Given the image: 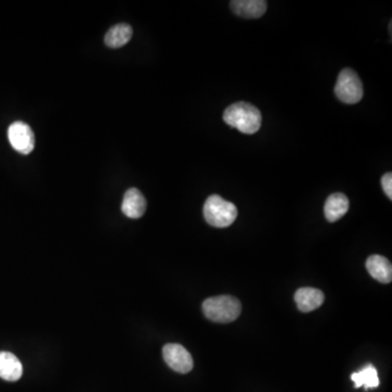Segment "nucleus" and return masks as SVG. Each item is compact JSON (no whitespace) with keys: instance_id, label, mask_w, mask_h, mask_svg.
<instances>
[{"instance_id":"nucleus-1","label":"nucleus","mask_w":392,"mask_h":392,"mask_svg":"<svg viewBox=\"0 0 392 392\" xmlns=\"http://www.w3.org/2000/svg\"><path fill=\"white\" fill-rule=\"evenodd\" d=\"M224 120L232 128L238 129L240 132L250 135L260 130L262 125V114L253 105L240 102L226 109Z\"/></svg>"},{"instance_id":"nucleus-2","label":"nucleus","mask_w":392,"mask_h":392,"mask_svg":"<svg viewBox=\"0 0 392 392\" xmlns=\"http://www.w3.org/2000/svg\"><path fill=\"white\" fill-rule=\"evenodd\" d=\"M241 303L231 296H219L207 299L203 303L204 315L209 321L228 324L241 314Z\"/></svg>"},{"instance_id":"nucleus-3","label":"nucleus","mask_w":392,"mask_h":392,"mask_svg":"<svg viewBox=\"0 0 392 392\" xmlns=\"http://www.w3.org/2000/svg\"><path fill=\"white\" fill-rule=\"evenodd\" d=\"M203 213L206 221L216 228L229 227L238 217L236 205L219 195H211L206 200Z\"/></svg>"},{"instance_id":"nucleus-4","label":"nucleus","mask_w":392,"mask_h":392,"mask_svg":"<svg viewBox=\"0 0 392 392\" xmlns=\"http://www.w3.org/2000/svg\"><path fill=\"white\" fill-rule=\"evenodd\" d=\"M335 93L339 100L345 104H357L363 98V84L354 70L343 69L337 80Z\"/></svg>"},{"instance_id":"nucleus-5","label":"nucleus","mask_w":392,"mask_h":392,"mask_svg":"<svg viewBox=\"0 0 392 392\" xmlns=\"http://www.w3.org/2000/svg\"><path fill=\"white\" fill-rule=\"evenodd\" d=\"M163 357L168 367L178 373L187 374L193 369V359L185 347L178 343H168L163 347Z\"/></svg>"},{"instance_id":"nucleus-6","label":"nucleus","mask_w":392,"mask_h":392,"mask_svg":"<svg viewBox=\"0 0 392 392\" xmlns=\"http://www.w3.org/2000/svg\"><path fill=\"white\" fill-rule=\"evenodd\" d=\"M8 139L10 144L19 153H31L35 146V137L33 131L26 123L17 121L8 129Z\"/></svg>"},{"instance_id":"nucleus-7","label":"nucleus","mask_w":392,"mask_h":392,"mask_svg":"<svg viewBox=\"0 0 392 392\" xmlns=\"http://www.w3.org/2000/svg\"><path fill=\"white\" fill-rule=\"evenodd\" d=\"M121 209L127 217L137 219L142 217L146 211V200L139 190L132 188L125 192Z\"/></svg>"},{"instance_id":"nucleus-8","label":"nucleus","mask_w":392,"mask_h":392,"mask_svg":"<svg viewBox=\"0 0 392 392\" xmlns=\"http://www.w3.org/2000/svg\"><path fill=\"white\" fill-rule=\"evenodd\" d=\"M296 306L303 313H310L316 310L325 301L323 291L315 288H301L294 294Z\"/></svg>"},{"instance_id":"nucleus-9","label":"nucleus","mask_w":392,"mask_h":392,"mask_svg":"<svg viewBox=\"0 0 392 392\" xmlns=\"http://www.w3.org/2000/svg\"><path fill=\"white\" fill-rule=\"evenodd\" d=\"M230 7L234 13L246 19H258L267 10V3L264 0H234Z\"/></svg>"},{"instance_id":"nucleus-10","label":"nucleus","mask_w":392,"mask_h":392,"mask_svg":"<svg viewBox=\"0 0 392 392\" xmlns=\"http://www.w3.org/2000/svg\"><path fill=\"white\" fill-rule=\"evenodd\" d=\"M367 270L374 279L381 284H389L392 280L391 263L381 255H371L367 258Z\"/></svg>"},{"instance_id":"nucleus-11","label":"nucleus","mask_w":392,"mask_h":392,"mask_svg":"<svg viewBox=\"0 0 392 392\" xmlns=\"http://www.w3.org/2000/svg\"><path fill=\"white\" fill-rule=\"evenodd\" d=\"M21 362L10 352H0V378L4 381H17L22 377Z\"/></svg>"},{"instance_id":"nucleus-12","label":"nucleus","mask_w":392,"mask_h":392,"mask_svg":"<svg viewBox=\"0 0 392 392\" xmlns=\"http://www.w3.org/2000/svg\"><path fill=\"white\" fill-rule=\"evenodd\" d=\"M350 202L342 193H333L325 203V217L329 222H335L342 218L349 211Z\"/></svg>"},{"instance_id":"nucleus-13","label":"nucleus","mask_w":392,"mask_h":392,"mask_svg":"<svg viewBox=\"0 0 392 392\" xmlns=\"http://www.w3.org/2000/svg\"><path fill=\"white\" fill-rule=\"evenodd\" d=\"M132 35L133 30L129 24H117L107 32L105 44L110 48H120L128 43Z\"/></svg>"},{"instance_id":"nucleus-14","label":"nucleus","mask_w":392,"mask_h":392,"mask_svg":"<svg viewBox=\"0 0 392 392\" xmlns=\"http://www.w3.org/2000/svg\"><path fill=\"white\" fill-rule=\"evenodd\" d=\"M351 379L354 383L355 388L364 387L367 390L378 387L381 384L377 369L371 364H367V367H363L361 371L353 373L351 375Z\"/></svg>"},{"instance_id":"nucleus-15","label":"nucleus","mask_w":392,"mask_h":392,"mask_svg":"<svg viewBox=\"0 0 392 392\" xmlns=\"http://www.w3.org/2000/svg\"><path fill=\"white\" fill-rule=\"evenodd\" d=\"M381 185H383L384 191H385L386 195L389 197V200H392V173H387L381 178Z\"/></svg>"}]
</instances>
